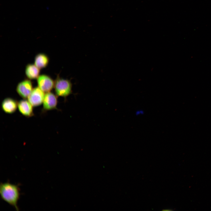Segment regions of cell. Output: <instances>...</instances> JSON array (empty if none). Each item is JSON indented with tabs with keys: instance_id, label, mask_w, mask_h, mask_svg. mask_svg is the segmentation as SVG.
<instances>
[{
	"instance_id": "obj_2",
	"label": "cell",
	"mask_w": 211,
	"mask_h": 211,
	"mask_svg": "<svg viewBox=\"0 0 211 211\" xmlns=\"http://www.w3.org/2000/svg\"><path fill=\"white\" fill-rule=\"evenodd\" d=\"M72 84L71 81L57 75L55 80L54 88L57 96L66 98L72 93Z\"/></svg>"
},
{
	"instance_id": "obj_11",
	"label": "cell",
	"mask_w": 211,
	"mask_h": 211,
	"mask_svg": "<svg viewBox=\"0 0 211 211\" xmlns=\"http://www.w3.org/2000/svg\"><path fill=\"white\" fill-rule=\"evenodd\" d=\"M144 112L143 110L142 109H138L136 111L135 114L136 116H139L143 115L144 114Z\"/></svg>"
},
{
	"instance_id": "obj_5",
	"label": "cell",
	"mask_w": 211,
	"mask_h": 211,
	"mask_svg": "<svg viewBox=\"0 0 211 211\" xmlns=\"http://www.w3.org/2000/svg\"><path fill=\"white\" fill-rule=\"evenodd\" d=\"M45 94L38 86L33 88L28 97V100L33 107L41 105L43 103Z\"/></svg>"
},
{
	"instance_id": "obj_6",
	"label": "cell",
	"mask_w": 211,
	"mask_h": 211,
	"mask_svg": "<svg viewBox=\"0 0 211 211\" xmlns=\"http://www.w3.org/2000/svg\"><path fill=\"white\" fill-rule=\"evenodd\" d=\"M42 103L43 109L45 110L56 109L58 103L57 96L51 92L46 93Z\"/></svg>"
},
{
	"instance_id": "obj_3",
	"label": "cell",
	"mask_w": 211,
	"mask_h": 211,
	"mask_svg": "<svg viewBox=\"0 0 211 211\" xmlns=\"http://www.w3.org/2000/svg\"><path fill=\"white\" fill-rule=\"evenodd\" d=\"M38 86L44 93L50 91L54 88L55 81L49 76L43 74L37 79Z\"/></svg>"
},
{
	"instance_id": "obj_10",
	"label": "cell",
	"mask_w": 211,
	"mask_h": 211,
	"mask_svg": "<svg viewBox=\"0 0 211 211\" xmlns=\"http://www.w3.org/2000/svg\"><path fill=\"white\" fill-rule=\"evenodd\" d=\"M49 61L48 57L43 53H39L35 56L34 63L35 65L40 69L46 67Z\"/></svg>"
},
{
	"instance_id": "obj_9",
	"label": "cell",
	"mask_w": 211,
	"mask_h": 211,
	"mask_svg": "<svg viewBox=\"0 0 211 211\" xmlns=\"http://www.w3.org/2000/svg\"><path fill=\"white\" fill-rule=\"evenodd\" d=\"M40 69L34 64H28L25 67L26 76L30 80L37 79L40 75Z\"/></svg>"
},
{
	"instance_id": "obj_7",
	"label": "cell",
	"mask_w": 211,
	"mask_h": 211,
	"mask_svg": "<svg viewBox=\"0 0 211 211\" xmlns=\"http://www.w3.org/2000/svg\"><path fill=\"white\" fill-rule=\"evenodd\" d=\"M33 107L28 100L24 99L20 100L18 104V108L19 112L27 117H30L34 115Z\"/></svg>"
},
{
	"instance_id": "obj_1",
	"label": "cell",
	"mask_w": 211,
	"mask_h": 211,
	"mask_svg": "<svg viewBox=\"0 0 211 211\" xmlns=\"http://www.w3.org/2000/svg\"><path fill=\"white\" fill-rule=\"evenodd\" d=\"M0 194L1 198L16 210L19 208L18 202L20 196V189L18 185L7 182L0 185Z\"/></svg>"
},
{
	"instance_id": "obj_4",
	"label": "cell",
	"mask_w": 211,
	"mask_h": 211,
	"mask_svg": "<svg viewBox=\"0 0 211 211\" xmlns=\"http://www.w3.org/2000/svg\"><path fill=\"white\" fill-rule=\"evenodd\" d=\"M32 83L30 79H25L19 82L17 86V93L23 99L28 98L33 90Z\"/></svg>"
},
{
	"instance_id": "obj_8",
	"label": "cell",
	"mask_w": 211,
	"mask_h": 211,
	"mask_svg": "<svg viewBox=\"0 0 211 211\" xmlns=\"http://www.w3.org/2000/svg\"><path fill=\"white\" fill-rule=\"evenodd\" d=\"M18 102L15 99L11 98H6L2 101L1 107L3 111L8 114L14 113L18 108Z\"/></svg>"
}]
</instances>
